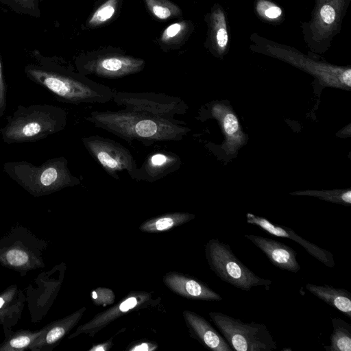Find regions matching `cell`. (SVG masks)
I'll use <instances>...</instances> for the list:
<instances>
[{
    "instance_id": "26",
    "label": "cell",
    "mask_w": 351,
    "mask_h": 351,
    "mask_svg": "<svg viewBox=\"0 0 351 351\" xmlns=\"http://www.w3.org/2000/svg\"><path fill=\"white\" fill-rule=\"evenodd\" d=\"M338 16L337 11L330 3H325L319 7L315 21V25L321 29L328 30L330 27H334Z\"/></svg>"
},
{
    "instance_id": "34",
    "label": "cell",
    "mask_w": 351,
    "mask_h": 351,
    "mask_svg": "<svg viewBox=\"0 0 351 351\" xmlns=\"http://www.w3.org/2000/svg\"><path fill=\"white\" fill-rule=\"evenodd\" d=\"M20 4L26 8H32L36 0H16Z\"/></svg>"
},
{
    "instance_id": "17",
    "label": "cell",
    "mask_w": 351,
    "mask_h": 351,
    "mask_svg": "<svg viewBox=\"0 0 351 351\" xmlns=\"http://www.w3.org/2000/svg\"><path fill=\"white\" fill-rule=\"evenodd\" d=\"M212 117L220 123L226 136V145L235 149L244 142V136L237 116L221 104H215L210 108Z\"/></svg>"
},
{
    "instance_id": "9",
    "label": "cell",
    "mask_w": 351,
    "mask_h": 351,
    "mask_svg": "<svg viewBox=\"0 0 351 351\" xmlns=\"http://www.w3.org/2000/svg\"><path fill=\"white\" fill-rule=\"evenodd\" d=\"M82 142L91 157L112 178L119 180L122 172L132 178L138 165L128 148L113 139L99 135L84 136Z\"/></svg>"
},
{
    "instance_id": "1",
    "label": "cell",
    "mask_w": 351,
    "mask_h": 351,
    "mask_svg": "<svg viewBox=\"0 0 351 351\" xmlns=\"http://www.w3.org/2000/svg\"><path fill=\"white\" fill-rule=\"evenodd\" d=\"M97 128L126 141L145 146L164 141H179L190 131L181 120L169 121L128 109L92 111L85 118Z\"/></svg>"
},
{
    "instance_id": "12",
    "label": "cell",
    "mask_w": 351,
    "mask_h": 351,
    "mask_svg": "<svg viewBox=\"0 0 351 351\" xmlns=\"http://www.w3.org/2000/svg\"><path fill=\"white\" fill-rule=\"evenodd\" d=\"M162 282L171 291L184 298L215 302L223 300L219 294L204 282L180 272L166 273L162 278Z\"/></svg>"
},
{
    "instance_id": "22",
    "label": "cell",
    "mask_w": 351,
    "mask_h": 351,
    "mask_svg": "<svg viewBox=\"0 0 351 351\" xmlns=\"http://www.w3.org/2000/svg\"><path fill=\"white\" fill-rule=\"evenodd\" d=\"M150 14L160 20H168L182 15L180 8L169 0H143Z\"/></svg>"
},
{
    "instance_id": "10",
    "label": "cell",
    "mask_w": 351,
    "mask_h": 351,
    "mask_svg": "<svg viewBox=\"0 0 351 351\" xmlns=\"http://www.w3.org/2000/svg\"><path fill=\"white\" fill-rule=\"evenodd\" d=\"M159 299H154L152 293L148 291H132L114 305L97 313L88 322L80 325L75 332L69 336V339L82 334L93 337L97 332L121 317L131 312L157 305Z\"/></svg>"
},
{
    "instance_id": "32",
    "label": "cell",
    "mask_w": 351,
    "mask_h": 351,
    "mask_svg": "<svg viewBox=\"0 0 351 351\" xmlns=\"http://www.w3.org/2000/svg\"><path fill=\"white\" fill-rule=\"evenodd\" d=\"M7 108V88L0 60V117H3Z\"/></svg>"
},
{
    "instance_id": "3",
    "label": "cell",
    "mask_w": 351,
    "mask_h": 351,
    "mask_svg": "<svg viewBox=\"0 0 351 351\" xmlns=\"http://www.w3.org/2000/svg\"><path fill=\"white\" fill-rule=\"evenodd\" d=\"M67 113L60 106L50 104L19 106L7 117V123L1 130L7 144L38 141L63 130Z\"/></svg>"
},
{
    "instance_id": "35",
    "label": "cell",
    "mask_w": 351,
    "mask_h": 351,
    "mask_svg": "<svg viewBox=\"0 0 351 351\" xmlns=\"http://www.w3.org/2000/svg\"><path fill=\"white\" fill-rule=\"evenodd\" d=\"M5 300L2 297H0V308L3 306Z\"/></svg>"
},
{
    "instance_id": "14",
    "label": "cell",
    "mask_w": 351,
    "mask_h": 351,
    "mask_svg": "<svg viewBox=\"0 0 351 351\" xmlns=\"http://www.w3.org/2000/svg\"><path fill=\"white\" fill-rule=\"evenodd\" d=\"M244 237L259 248L276 267L293 273L301 269L297 261L298 253L292 247L278 241L259 235L245 234Z\"/></svg>"
},
{
    "instance_id": "21",
    "label": "cell",
    "mask_w": 351,
    "mask_h": 351,
    "mask_svg": "<svg viewBox=\"0 0 351 351\" xmlns=\"http://www.w3.org/2000/svg\"><path fill=\"white\" fill-rule=\"evenodd\" d=\"M333 327L330 344L324 346L326 351H351V324L341 318H332Z\"/></svg>"
},
{
    "instance_id": "13",
    "label": "cell",
    "mask_w": 351,
    "mask_h": 351,
    "mask_svg": "<svg viewBox=\"0 0 351 351\" xmlns=\"http://www.w3.org/2000/svg\"><path fill=\"white\" fill-rule=\"evenodd\" d=\"M181 164L177 154L167 150L156 151L147 156L132 179L154 182L178 171Z\"/></svg>"
},
{
    "instance_id": "8",
    "label": "cell",
    "mask_w": 351,
    "mask_h": 351,
    "mask_svg": "<svg viewBox=\"0 0 351 351\" xmlns=\"http://www.w3.org/2000/svg\"><path fill=\"white\" fill-rule=\"evenodd\" d=\"M112 100L125 109L172 121H178L175 116L185 114L188 109V106L179 97L152 92L114 90Z\"/></svg>"
},
{
    "instance_id": "23",
    "label": "cell",
    "mask_w": 351,
    "mask_h": 351,
    "mask_svg": "<svg viewBox=\"0 0 351 351\" xmlns=\"http://www.w3.org/2000/svg\"><path fill=\"white\" fill-rule=\"evenodd\" d=\"M210 34L211 43L215 49L218 52L223 51L228 45V36L224 16L221 12H215L211 15Z\"/></svg>"
},
{
    "instance_id": "33",
    "label": "cell",
    "mask_w": 351,
    "mask_h": 351,
    "mask_svg": "<svg viewBox=\"0 0 351 351\" xmlns=\"http://www.w3.org/2000/svg\"><path fill=\"white\" fill-rule=\"evenodd\" d=\"M112 346V341L109 339L104 342L93 345V346L88 349V351H108Z\"/></svg>"
},
{
    "instance_id": "4",
    "label": "cell",
    "mask_w": 351,
    "mask_h": 351,
    "mask_svg": "<svg viewBox=\"0 0 351 351\" xmlns=\"http://www.w3.org/2000/svg\"><path fill=\"white\" fill-rule=\"evenodd\" d=\"M3 169L12 180L34 196L49 195L81 184L63 156L49 159L38 166L27 161L7 162Z\"/></svg>"
},
{
    "instance_id": "11",
    "label": "cell",
    "mask_w": 351,
    "mask_h": 351,
    "mask_svg": "<svg viewBox=\"0 0 351 351\" xmlns=\"http://www.w3.org/2000/svg\"><path fill=\"white\" fill-rule=\"evenodd\" d=\"M246 219L247 223L255 225L273 236L294 241L303 247L310 255L326 266L330 268L335 267L334 256L330 251L303 239L292 229L287 226L275 224L263 217L250 213H246Z\"/></svg>"
},
{
    "instance_id": "27",
    "label": "cell",
    "mask_w": 351,
    "mask_h": 351,
    "mask_svg": "<svg viewBox=\"0 0 351 351\" xmlns=\"http://www.w3.org/2000/svg\"><path fill=\"white\" fill-rule=\"evenodd\" d=\"M41 330L38 332H22L12 337L0 348L1 350H23L31 346L39 337Z\"/></svg>"
},
{
    "instance_id": "18",
    "label": "cell",
    "mask_w": 351,
    "mask_h": 351,
    "mask_svg": "<svg viewBox=\"0 0 351 351\" xmlns=\"http://www.w3.org/2000/svg\"><path fill=\"white\" fill-rule=\"evenodd\" d=\"M306 289L317 298L351 319V293L346 289L328 285L307 283Z\"/></svg>"
},
{
    "instance_id": "24",
    "label": "cell",
    "mask_w": 351,
    "mask_h": 351,
    "mask_svg": "<svg viewBox=\"0 0 351 351\" xmlns=\"http://www.w3.org/2000/svg\"><path fill=\"white\" fill-rule=\"evenodd\" d=\"M291 195L313 196L327 202L344 206H350L351 204L350 189L332 191H304L292 193Z\"/></svg>"
},
{
    "instance_id": "16",
    "label": "cell",
    "mask_w": 351,
    "mask_h": 351,
    "mask_svg": "<svg viewBox=\"0 0 351 351\" xmlns=\"http://www.w3.org/2000/svg\"><path fill=\"white\" fill-rule=\"evenodd\" d=\"M86 310V307L83 306L71 315L51 323L41 330L39 337L31 346L38 349L43 346L58 344L78 324Z\"/></svg>"
},
{
    "instance_id": "6",
    "label": "cell",
    "mask_w": 351,
    "mask_h": 351,
    "mask_svg": "<svg viewBox=\"0 0 351 351\" xmlns=\"http://www.w3.org/2000/svg\"><path fill=\"white\" fill-rule=\"evenodd\" d=\"M208 315L234 350L272 351L277 348L264 324L244 322L221 312L210 311Z\"/></svg>"
},
{
    "instance_id": "30",
    "label": "cell",
    "mask_w": 351,
    "mask_h": 351,
    "mask_svg": "<svg viewBox=\"0 0 351 351\" xmlns=\"http://www.w3.org/2000/svg\"><path fill=\"white\" fill-rule=\"evenodd\" d=\"M5 259L10 265L19 267L28 262L29 256L23 250L12 249L6 253Z\"/></svg>"
},
{
    "instance_id": "29",
    "label": "cell",
    "mask_w": 351,
    "mask_h": 351,
    "mask_svg": "<svg viewBox=\"0 0 351 351\" xmlns=\"http://www.w3.org/2000/svg\"><path fill=\"white\" fill-rule=\"evenodd\" d=\"M257 10L261 16L269 19H277L282 14V10L279 7L264 0L258 3Z\"/></svg>"
},
{
    "instance_id": "19",
    "label": "cell",
    "mask_w": 351,
    "mask_h": 351,
    "mask_svg": "<svg viewBox=\"0 0 351 351\" xmlns=\"http://www.w3.org/2000/svg\"><path fill=\"white\" fill-rule=\"evenodd\" d=\"M195 217L193 213L186 212H171L165 213L143 221L139 230L147 233H160L180 226Z\"/></svg>"
},
{
    "instance_id": "31",
    "label": "cell",
    "mask_w": 351,
    "mask_h": 351,
    "mask_svg": "<svg viewBox=\"0 0 351 351\" xmlns=\"http://www.w3.org/2000/svg\"><path fill=\"white\" fill-rule=\"evenodd\" d=\"M158 348V344L154 341L138 340L132 341L126 348L127 351H154Z\"/></svg>"
},
{
    "instance_id": "2",
    "label": "cell",
    "mask_w": 351,
    "mask_h": 351,
    "mask_svg": "<svg viewBox=\"0 0 351 351\" xmlns=\"http://www.w3.org/2000/svg\"><path fill=\"white\" fill-rule=\"evenodd\" d=\"M27 77L51 93L61 102L105 104L112 99L113 88L97 83L80 73L27 66Z\"/></svg>"
},
{
    "instance_id": "28",
    "label": "cell",
    "mask_w": 351,
    "mask_h": 351,
    "mask_svg": "<svg viewBox=\"0 0 351 351\" xmlns=\"http://www.w3.org/2000/svg\"><path fill=\"white\" fill-rule=\"evenodd\" d=\"M93 303L96 306H107L115 301V294L111 289L99 287L90 292Z\"/></svg>"
},
{
    "instance_id": "15",
    "label": "cell",
    "mask_w": 351,
    "mask_h": 351,
    "mask_svg": "<svg viewBox=\"0 0 351 351\" xmlns=\"http://www.w3.org/2000/svg\"><path fill=\"white\" fill-rule=\"evenodd\" d=\"M183 319L190 335L204 347L212 351H232V348L204 317L195 312L184 310Z\"/></svg>"
},
{
    "instance_id": "36",
    "label": "cell",
    "mask_w": 351,
    "mask_h": 351,
    "mask_svg": "<svg viewBox=\"0 0 351 351\" xmlns=\"http://www.w3.org/2000/svg\"><path fill=\"white\" fill-rule=\"evenodd\" d=\"M289 350H291V349H289ZM282 350H287V349H283Z\"/></svg>"
},
{
    "instance_id": "25",
    "label": "cell",
    "mask_w": 351,
    "mask_h": 351,
    "mask_svg": "<svg viewBox=\"0 0 351 351\" xmlns=\"http://www.w3.org/2000/svg\"><path fill=\"white\" fill-rule=\"evenodd\" d=\"M119 0H107L90 15L87 21L90 28L97 27L110 21L115 15Z\"/></svg>"
},
{
    "instance_id": "20",
    "label": "cell",
    "mask_w": 351,
    "mask_h": 351,
    "mask_svg": "<svg viewBox=\"0 0 351 351\" xmlns=\"http://www.w3.org/2000/svg\"><path fill=\"white\" fill-rule=\"evenodd\" d=\"M193 29L189 21H180L167 26L158 38L160 49L169 51L179 49L188 38Z\"/></svg>"
},
{
    "instance_id": "5",
    "label": "cell",
    "mask_w": 351,
    "mask_h": 351,
    "mask_svg": "<svg viewBox=\"0 0 351 351\" xmlns=\"http://www.w3.org/2000/svg\"><path fill=\"white\" fill-rule=\"evenodd\" d=\"M204 252L210 269L221 280L236 288L250 291L254 287H265L268 289L272 283L271 280L258 276L246 267L230 245L218 239L208 240Z\"/></svg>"
},
{
    "instance_id": "7",
    "label": "cell",
    "mask_w": 351,
    "mask_h": 351,
    "mask_svg": "<svg viewBox=\"0 0 351 351\" xmlns=\"http://www.w3.org/2000/svg\"><path fill=\"white\" fill-rule=\"evenodd\" d=\"M143 59L117 49H103L82 55L77 60L79 73L108 79H117L143 70Z\"/></svg>"
}]
</instances>
